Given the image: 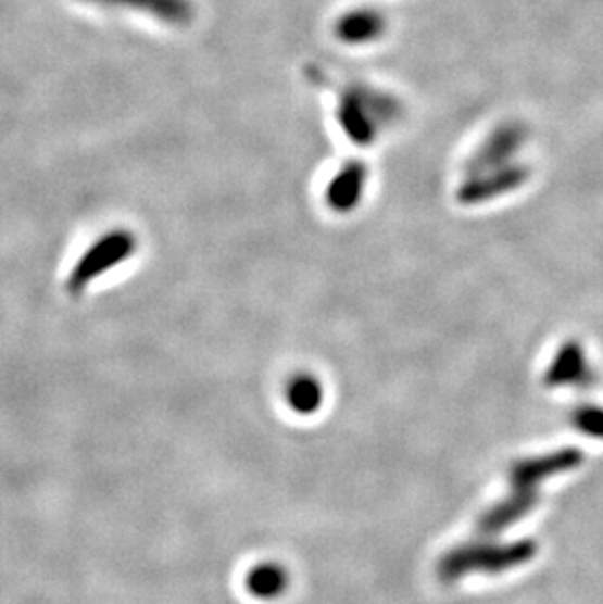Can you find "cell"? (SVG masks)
<instances>
[{
    "mask_svg": "<svg viewBox=\"0 0 603 604\" xmlns=\"http://www.w3.org/2000/svg\"><path fill=\"white\" fill-rule=\"evenodd\" d=\"M134 249H136V239H134V235L126 234V231H116V234L102 237L100 241L90 247L89 253L80 256L79 264L71 273L67 288L71 292H80L99 274L106 273L112 266L128 259L129 254L134 253Z\"/></svg>",
    "mask_w": 603,
    "mask_h": 604,
    "instance_id": "cell-1",
    "label": "cell"
},
{
    "mask_svg": "<svg viewBox=\"0 0 603 604\" xmlns=\"http://www.w3.org/2000/svg\"><path fill=\"white\" fill-rule=\"evenodd\" d=\"M249 593L257 599H277L287 587V576L277 566L255 567L248 579Z\"/></svg>",
    "mask_w": 603,
    "mask_h": 604,
    "instance_id": "cell-2",
    "label": "cell"
},
{
    "mask_svg": "<svg viewBox=\"0 0 603 604\" xmlns=\"http://www.w3.org/2000/svg\"><path fill=\"white\" fill-rule=\"evenodd\" d=\"M586 372H588V364L583 358L582 349L573 342L558 354V361H556L551 376L556 383H566V381H578L580 378H586Z\"/></svg>",
    "mask_w": 603,
    "mask_h": 604,
    "instance_id": "cell-3",
    "label": "cell"
},
{
    "mask_svg": "<svg viewBox=\"0 0 603 604\" xmlns=\"http://www.w3.org/2000/svg\"><path fill=\"white\" fill-rule=\"evenodd\" d=\"M322 400V390L317 388L316 381L312 378H300L290 386V403L297 407L298 411L310 413L317 407V403Z\"/></svg>",
    "mask_w": 603,
    "mask_h": 604,
    "instance_id": "cell-4",
    "label": "cell"
},
{
    "mask_svg": "<svg viewBox=\"0 0 603 604\" xmlns=\"http://www.w3.org/2000/svg\"><path fill=\"white\" fill-rule=\"evenodd\" d=\"M576 427L593 439H603V407H582L574 417Z\"/></svg>",
    "mask_w": 603,
    "mask_h": 604,
    "instance_id": "cell-5",
    "label": "cell"
},
{
    "mask_svg": "<svg viewBox=\"0 0 603 604\" xmlns=\"http://www.w3.org/2000/svg\"><path fill=\"white\" fill-rule=\"evenodd\" d=\"M112 4H128V7H141V9L158 10L159 14H168L165 0H102Z\"/></svg>",
    "mask_w": 603,
    "mask_h": 604,
    "instance_id": "cell-6",
    "label": "cell"
}]
</instances>
